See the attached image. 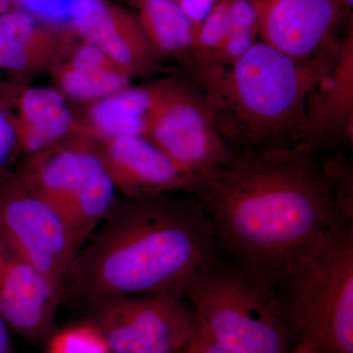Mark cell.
Returning a JSON list of instances; mask_svg holds the SVG:
<instances>
[{
	"mask_svg": "<svg viewBox=\"0 0 353 353\" xmlns=\"http://www.w3.org/2000/svg\"><path fill=\"white\" fill-rule=\"evenodd\" d=\"M190 194L212 223L216 240L272 285L340 222L352 223V166L299 145L234 150L199 179Z\"/></svg>",
	"mask_w": 353,
	"mask_h": 353,
	"instance_id": "cell-1",
	"label": "cell"
},
{
	"mask_svg": "<svg viewBox=\"0 0 353 353\" xmlns=\"http://www.w3.org/2000/svg\"><path fill=\"white\" fill-rule=\"evenodd\" d=\"M216 241L196 197L128 199L81 248L65 288L90 306L122 296L182 297L215 262Z\"/></svg>",
	"mask_w": 353,
	"mask_h": 353,
	"instance_id": "cell-2",
	"label": "cell"
},
{
	"mask_svg": "<svg viewBox=\"0 0 353 353\" xmlns=\"http://www.w3.org/2000/svg\"><path fill=\"white\" fill-rule=\"evenodd\" d=\"M340 41L297 59L259 39L229 66L192 67L190 77L216 127L236 150L299 145L305 143L308 95Z\"/></svg>",
	"mask_w": 353,
	"mask_h": 353,
	"instance_id": "cell-3",
	"label": "cell"
},
{
	"mask_svg": "<svg viewBox=\"0 0 353 353\" xmlns=\"http://www.w3.org/2000/svg\"><path fill=\"white\" fill-rule=\"evenodd\" d=\"M292 339L321 353H353V227L340 222L299 257L284 282Z\"/></svg>",
	"mask_w": 353,
	"mask_h": 353,
	"instance_id": "cell-4",
	"label": "cell"
},
{
	"mask_svg": "<svg viewBox=\"0 0 353 353\" xmlns=\"http://www.w3.org/2000/svg\"><path fill=\"white\" fill-rule=\"evenodd\" d=\"M185 296L197 326L236 353H290L284 301L274 285L243 267L213 262L192 279Z\"/></svg>",
	"mask_w": 353,
	"mask_h": 353,
	"instance_id": "cell-5",
	"label": "cell"
},
{
	"mask_svg": "<svg viewBox=\"0 0 353 353\" xmlns=\"http://www.w3.org/2000/svg\"><path fill=\"white\" fill-rule=\"evenodd\" d=\"M0 233L23 259L64 292L79 253L61 214L16 174L0 175Z\"/></svg>",
	"mask_w": 353,
	"mask_h": 353,
	"instance_id": "cell-6",
	"label": "cell"
},
{
	"mask_svg": "<svg viewBox=\"0 0 353 353\" xmlns=\"http://www.w3.org/2000/svg\"><path fill=\"white\" fill-rule=\"evenodd\" d=\"M92 324L110 353H178L197 332L192 309L181 297L131 296L94 304Z\"/></svg>",
	"mask_w": 353,
	"mask_h": 353,
	"instance_id": "cell-7",
	"label": "cell"
},
{
	"mask_svg": "<svg viewBox=\"0 0 353 353\" xmlns=\"http://www.w3.org/2000/svg\"><path fill=\"white\" fill-rule=\"evenodd\" d=\"M145 138L196 181L217 170L234 152L196 88L176 80L155 109Z\"/></svg>",
	"mask_w": 353,
	"mask_h": 353,
	"instance_id": "cell-8",
	"label": "cell"
},
{
	"mask_svg": "<svg viewBox=\"0 0 353 353\" xmlns=\"http://www.w3.org/2000/svg\"><path fill=\"white\" fill-rule=\"evenodd\" d=\"M259 39L290 57L307 59L339 41L345 16L340 0H248Z\"/></svg>",
	"mask_w": 353,
	"mask_h": 353,
	"instance_id": "cell-9",
	"label": "cell"
},
{
	"mask_svg": "<svg viewBox=\"0 0 353 353\" xmlns=\"http://www.w3.org/2000/svg\"><path fill=\"white\" fill-rule=\"evenodd\" d=\"M62 294L0 233V313L11 332L34 343L48 341Z\"/></svg>",
	"mask_w": 353,
	"mask_h": 353,
	"instance_id": "cell-10",
	"label": "cell"
},
{
	"mask_svg": "<svg viewBox=\"0 0 353 353\" xmlns=\"http://www.w3.org/2000/svg\"><path fill=\"white\" fill-rule=\"evenodd\" d=\"M70 27L101 48L131 79L157 69L159 58L136 16L110 0H78Z\"/></svg>",
	"mask_w": 353,
	"mask_h": 353,
	"instance_id": "cell-11",
	"label": "cell"
},
{
	"mask_svg": "<svg viewBox=\"0 0 353 353\" xmlns=\"http://www.w3.org/2000/svg\"><path fill=\"white\" fill-rule=\"evenodd\" d=\"M99 145L104 170L128 199H146L173 192H192L196 180L183 173L150 139L126 137Z\"/></svg>",
	"mask_w": 353,
	"mask_h": 353,
	"instance_id": "cell-12",
	"label": "cell"
},
{
	"mask_svg": "<svg viewBox=\"0 0 353 353\" xmlns=\"http://www.w3.org/2000/svg\"><path fill=\"white\" fill-rule=\"evenodd\" d=\"M0 102L20 150L27 155L76 136V117L57 88L20 81L0 83Z\"/></svg>",
	"mask_w": 353,
	"mask_h": 353,
	"instance_id": "cell-13",
	"label": "cell"
},
{
	"mask_svg": "<svg viewBox=\"0 0 353 353\" xmlns=\"http://www.w3.org/2000/svg\"><path fill=\"white\" fill-rule=\"evenodd\" d=\"M101 170L99 145L73 136L28 155L15 174L28 189L58 211Z\"/></svg>",
	"mask_w": 353,
	"mask_h": 353,
	"instance_id": "cell-14",
	"label": "cell"
},
{
	"mask_svg": "<svg viewBox=\"0 0 353 353\" xmlns=\"http://www.w3.org/2000/svg\"><path fill=\"white\" fill-rule=\"evenodd\" d=\"M305 143L353 141V32L339 43L328 69L310 90L305 108Z\"/></svg>",
	"mask_w": 353,
	"mask_h": 353,
	"instance_id": "cell-15",
	"label": "cell"
},
{
	"mask_svg": "<svg viewBox=\"0 0 353 353\" xmlns=\"http://www.w3.org/2000/svg\"><path fill=\"white\" fill-rule=\"evenodd\" d=\"M174 79L130 85L120 92L87 104L83 117L77 119L76 136L95 145L126 137L145 138L150 120Z\"/></svg>",
	"mask_w": 353,
	"mask_h": 353,
	"instance_id": "cell-16",
	"label": "cell"
},
{
	"mask_svg": "<svg viewBox=\"0 0 353 353\" xmlns=\"http://www.w3.org/2000/svg\"><path fill=\"white\" fill-rule=\"evenodd\" d=\"M75 36L73 32L50 68L65 97L88 104L132 85V79L101 48L81 37L76 41Z\"/></svg>",
	"mask_w": 353,
	"mask_h": 353,
	"instance_id": "cell-17",
	"label": "cell"
},
{
	"mask_svg": "<svg viewBox=\"0 0 353 353\" xmlns=\"http://www.w3.org/2000/svg\"><path fill=\"white\" fill-rule=\"evenodd\" d=\"M72 30L39 22L13 10L0 15V71L24 76L50 69L61 54Z\"/></svg>",
	"mask_w": 353,
	"mask_h": 353,
	"instance_id": "cell-18",
	"label": "cell"
},
{
	"mask_svg": "<svg viewBox=\"0 0 353 353\" xmlns=\"http://www.w3.org/2000/svg\"><path fill=\"white\" fill-rule=\"evenodd\" d=\"M145 38L158 58L189 64L192 34L188 21L173 0H132Z\"/></svg>",
	"mask_w": 353,
	"mask_h": 353,
	"instance_id": "cell-19",
	"label": "cell"
},
{
	"mask_svg": "<svg viewBox=\"0 0 353 353\" xmlns=\"http://www.w3.org/2000/svg\"><path fill=\"white\" fill-rule=\"evenodd\" d=\"M116 188L101 170L58 210L66 222L79 252L114 208Z\"/></svg>",
	"mask_w": 353,
	"mask_h": 353,
	"instance_id": "cell-20",
	"label": "cell"
},
{
	"mask_svg": "<svg viewBox=\"0 0 353 353\" xmlns=\"http://www.w3.org/2000/svg\"><path fill=\"white\" fill-rule=\"evenodd\" d=\"M227 3L230 25L224 44L212 61L192 67L229 66L259 41V20L248 0H227Z\"/></svg>",
	"mask_w": 353,
	"mask_h": 353,
	"instance_id": "cell-21",
	"label": "cell"
},
{
	"mask_svg": "<svg viewBox=\"0 0 353 353\" xmlns=\"http://www.w3.org/2000/svg\"><path fill=\"white\" fill-rule=\"evenodd\" d=\"M229 25L227 0H216L194 39L190 58V67L208 64L212 61L225 43Z\"/></svg>",
	"mask_w": 353,
	"mask_h": 353,
	"instance_id": "cell-22",
	"label": "cell"
},
{
	"mask_svg": "<svg viewBox=\"0 0 353 353\" xmlns=\"http://www.w3.org/2000/svg\"><path fill=\"white\" fill-rule=\"evenodd\" d=\"M48 341V353H110L108 343L92 322L54 332Z\"/></svg>",
	"mask_w": 353,
	"mask_h": 353,
	"instance_id": "cell-23",
	"label": "cell"
},
{
	"mask_svg": "<svg viewBox=\"0 0 353 353\" xmlns=\"http://www.w3.org/2000/svg\"><path fill=\"white\" fill-rule=\"evenodd\" d=\"M78 0H14L16 10L30 14L48 25H70Z\"/></svg>",
	"mask_w": 353,
	"mask_h": 353,
	"instance_id": "cell-24",
	"label": "cell"
},
{
	"mask_svg": "<svg viewBox=\"0 0 353 353\" xmlns=\"http://www.w3.org/2000/svg\"><path fill=\"white\" fill-rule=\"evenodd\" d=\"M19 152L17 139L0 102V175L6 173L9 165Z\"/></svg>",
	"mask_w": 353,
	"mask_h": 353,
	"instance_id": "cell-25",
	"label": "cell"
},
{
	"mask_svg": "<svg viewBox=\"0 0 353 353\" xmlns=\"http://www.w3.org/2000/svg\"><path fill=\"white\" fill-rule=\"evenodd\" d=\"M174 3L188 21L192 34V44L199 28L208 15L216 0H173Z\"/></svg>",
	"mask_w": 353,
	"mask_h": 353,
	"instance_id": "cell-26",
	"label": "cell"
},
{
	"mask_svg": "<svg viewBox=\"0 0 353 353\" xmlns=\"http://www.w3.org/2000/svg\"><path fill=\"white\" fill-rule=\"evenodd\" d=\"M192 353H236L228 348L215 343L210 336H208L197 326V332L192 345Z\"/></svg>",
	"mask_w": 353,
	"mask_h": 353,
	"instance_id": "cell-27",
	"label": "cell"
},
{
	"mask_svg": "<svg viewBox=\"0 0 353 353\" xmlns=\"http://www.w3.org/2000/svg\"><path fill=\"white\" fill-rule=\"evenodd\" d=\"M10 328L0 313V353H15Z\"/></svg>",
	"mask_w": 353,
	"mask_h": 353,
	"instance_id": "cell-28",
	"label": "cell"
},
{
	"mask_svg": "<svg viewBox=\"0 0 353 353\" xmlns=\"http://www.w3.org/2000/svg\"><path fill=\"white\" fill-rule=\"evenodd\" d=\"M16 10L14 0H0V15Z\"/></svg>",
	"mask_w": 353,
	"mask_h": 353,
	"instance_id": "cell-29",
	"label": "cell"
},
{
	"mask_svg": "<svg viewBox=\"0 0 353 353\" xmlns=\"http://www.w3.org/2000/svg\"><path fill=\"white\" fill-rule=\"evenodd\" d=\"M290 353H321L319 352H316V350H312V348L305 347V345H297L294 350H290Z\"/></svg>",
	"mask_w": 353,
	"mask_h": 353,
	"instance_id": "cell-30",
	"label": "cell"
},
{
	"mask_svg": "<svg viewBox=\"0 0 353 353\" xmlns=\"http://www.w3.org/2000/svg\"><path fill=\"white\" fill-rule=\"evenodd\" d=\"M341 6L345 13L350 12V9L352 8L353 0H340Z\"/></svg>",
	"mask_w": 353,
	"mask_h": 353,
	"instance_id": "cell-31",
	"label": "cell"
},
{
	"mask_svg": "<svg viewBox=\"0 0 353 353\" xmlns=\"http://www.w3.org/2000/svg\"><path fill=\"white\" fill-rule=\"evenodd\" d=\"M192 345V343H190ZM178 353H192V350H190V347H188L185 348V350H182V352H178Z\"/></svg>",
	"mask_w": 353,
	"mask_h": 353,
	"instance_id": "cell-32",
	"label": "cell"
}]
</instances>
